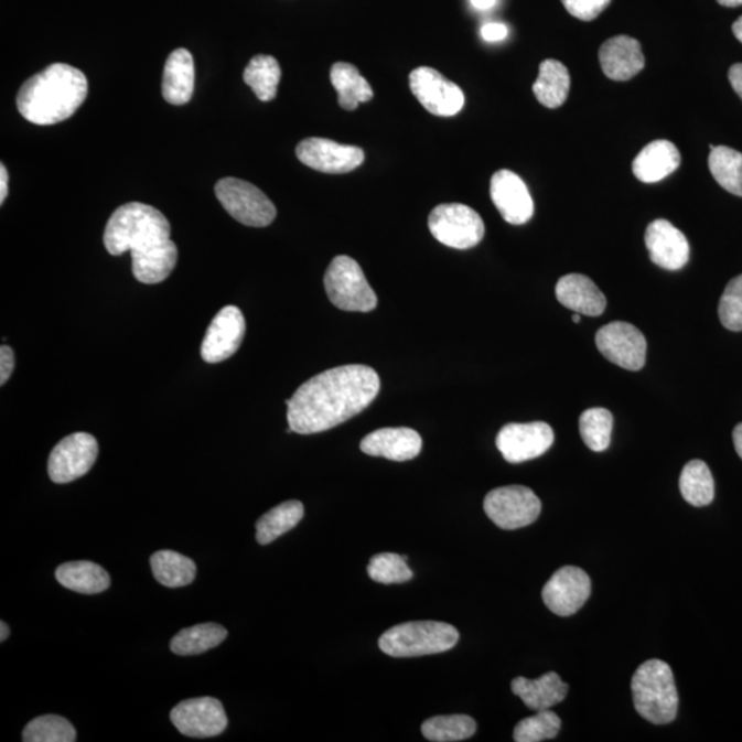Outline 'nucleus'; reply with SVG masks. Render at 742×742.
Returning a JSON list of instances; mask_svg holds the SVG:
<instances>
[{
  "mask_svg": "<svg viewBox=\"0 0 742 742\" xmlns=\"http://www.w3.org/2000/svg\"><path fill=\"white\" fill-rule=\"evenodd\" d=\"M580 320H582V318H580V314H578V312H574V315L572 316V321L574 323H579Z\"/></svg>",
  "mask_w": 742,
  "mask_h": 742,
  "instance_id": "obj_51",
  "label": "nucleus"
},
{
  "mask_svg": "<svg viewBox=\"0 0 742 742\" xmlns=\"http://www.w3.org/2000/svg\"><path fill=\"white\" fill-rule=\"evenodd\" d=\"M591 580L583 569L562 567L545 584V605L558 616H572L590 599Z\"/></svg>",
  "mask_w": 742,
  "mask_h": 742,
  "instance_id": "obj_17",
  "label": "nucleus"
},
{
  "mask_svg": "<svg viewBox=\"0 0 742 742\" xmlns=\"http://www.w3.org/2000/svg\"><path fill=\"white\" fill-rule=\"evenodd\" d=\"M568 689V685L556 673L545 674L535 680L518 677L512 682L513 693L520 697L529 710L537 712L560 705L566 700Z\"/></svg>",
  "mask_w": 742,
  "mask_h": 742,
  "instance_id": "obj_23",
  "label": "nucleus"
},
{
  "mask_svg": "<svg viewBox=\"0 0 742 742\" xmlns=\"http://www.w3.org/2000/svg\"><path fill=\"white\" fill-rule=\"evenodd\" d=\"M635 711L653 724L671 723L678 716L679 696L671 667L663 660L645 662L632 680Z\"/></svg>",
  "mask_w": 742,
  "mask_h": 742,
  "instance_id": "obj_4",
  "label": "nucleus"
},
{
  "mask_svg": "<svg viewBox=\"0 0 742 742\" xmlns=\"http://www.w3.org/2000/svg\"><path fill=\"white\" fill-rule=\"evenodd\" d=\"M331 82L338 94V104L345 110H355L359 104L369 103L373 98L369 83L348 63L332 66Z\"/></svg>",
  "mask_w": 742,
  "mask_h": 742,
  "instance_id": "obj_28",
  "label": "nucleus"
},
{
  "mask_svg": "<svg viewBox=\"0 0 742 742\" xmlns=\"http://www.w3.org/2000/svg\"><path fill=\"white\" fill-rule=\"evenodd\" d=\"M0 630H2V635H0V641H2V643H4V641L9 638V634H10V630H9L8 624H6L4 622L0 623Z\"/></svg>",
  "mask_w": 742,
  "mask_h": 742,
  "instance_id": "obj_50",
  "label": "nucleus"
},
{
  "mask_svg": "<svg viewBox=\"0 0 742 742\" xmlns=\"http://www.w3.org/2000/svg\"><path fill=\"white\" fill-rule=\"evenodd\" d=\"M227 638V630L221 624L205 623L182 630L171 641V650L180 656H195L219 646Z\"/></svg>",
  "mask_w": 742,
  "mask_h": 742,
  "instance_id": "obj_32",
  "label": "nucleus"
},
{
  "mask_svg": "<svg viewBox=\"0 0 742 742\" xmlns=\"http://www.w3.org/2000/svg\"><path fill=\"white\" fill-rule=\"evenodd\" d=\"M553 442V429L546 422L507 423L496 437V448L510 464L538 459Z\"/></svg>",
  "mask_w": 742,
  "mask_h": 742,
  "instance_id": "obj_13",
  "label": "nucleus"
},
{
  "mask_svg": "<svg viewBox=\"0 0 742 742\" xmlns=\"http://www.w3.org/2000/svg\"><path fill=\"white\" fill-rule=\"evenodd\" d=\"M460 641L459 630L442 622H410L389 628L379 637L385 655L420 657L453 649Z\"/></svg>",
  "mask_w": 742,
  "mask_h": 742,
  "instance_id": "obj_5",
  "label": "nucleus"
},
{
  "mask_svg": "<svg viewBox=\"0 0 742 742\" xmlns=\"http://www.w3.org/2000/svg\"><path fill=\"white\" fill-rule=\"evenodd\" d=\"M361 450L389 461L415 460L422 450L420 433L410 428H383L362 440Z\"/></svg>",
  "mask_w": 742,
  "mask_h": 742,
  "instance_id": "obj_20",
  "label": "nucleus"
},
{
  "mask_svg": "<svg viewBox=\"0 0 742 742\" xmlns=\"http://www.w3.org/2000/svg\"><path fill=\"white\" fill-rule=\"evenodd\" d=\"M471 3L474 9L488 10L491 8H494L496 0H471Z\"/></svg>",
  "mask_w": 742,
  "mask_h": 742,
  "instance_id": "obj_47",
  "label": "nucleus"
},
{
  "mask_svg": "<svg viewBox=\"0 0 742 742\" xmlns=\"http://www.w3.org/2000/svg\"><path fill=\"white\" fill-rule=\"evenodd\" d=\"M22 740L25 742H75L76 730L68 719L43 716L26 724Z\"/></svg>",
  "mask_w": 742,
  "mask_h": 742,
  "instance_id": "obj_37",
  "label": "nucleus"
},
{
  "mask_svg": "<svg viewBox=\"0 0 742 742\" xmlns=\"http://www.w3.org/2000/svg\"><path fill=\"white\" fill-rule=\"evenodd\" d=\"M729 80L735 94L742 99V64H735L730 68Z\"/></svg>",
  "mask_w": 742,
  "mask_h": 742,
  "instance_id": "obj_44",
  "label": "nucleus"
},
{
  "mask_svg": "<svg viewBox=\"0 0 742 742\" xmlns=\"http://www.w3.org/2000/svg\"><path fill=\"white\" fill-rule=\"evenodd\" d=\"M719 320L732 332H742V276L729 282L719 301Z\"/></svg>",
  "mask_w": 742,
  "mask_h": 742,
  "instance_id": "obj_40",
  "label": "nucleus"
},
{
  "mask_svg": "<svg viewBox=\"0 0 742 742\" xmlns=\"http://www.w3.org/2000/svg\"><path fill=\"white\" fill-rule=\"evenodd\" d=\"M98 456L97 439L90 433L69 434L55 445L49 459V476L57 484L85 476Z\"/></svg>",
  "mask_w": 742,
  "mask_h": 742,
  "instance_id": "obj_10",
  "label": "nucleus"
},
{
  "mask_svg": "<svg viewBox=\"0 0 742 742\" xmlns=\"http://www.w3.org/2000/svg\"><path fill=\"white\" fill-rule=\"evenodd\" d=\"M171 721L183 735L195 739L216 738L228 723L225 708L214 697L180 702L171 711Z\"/></svg>",
  "mask_w": 742,
  "mask_h": 742,
  "instance_id": "obj_15",
  "label": "nucleus"
},
{
  "mask_svg": "<svg viewBox=\"0 0 742 742\" xmlns=\"http://www.w3.org/2000/svg\"><path fill=\"white\" fill-rule=\"evenodd\" d=\"M484 512L496 527L518 529L538 520L542 504L531 488L506 485L490 491L484 499Z\"/></svg>",
  "mask_w": 742,
  "mask_h": 742,
  "instance_id": "obj_9",
  "label": "nucleus"
},
{
  "mask_svg": "<svg viewBox=\"0 0 742 742\" xmlns=\"http://www.w3.org/2000/svg\"><path fill=\"white\" fill-rule=\"evenodd\" d=\"M87 93L88 82L82 71L53 64L24 83L17 95V108L32 125H58L75 115Z\"/></svg>",
  "mask_w": 742,
  "mask_h": 742,
  "instance_id": "obj_3",
  "label": "nucleus"
},
{
  "mask_svg": "<svg viewBox=\"0 0 742 742\" xmlns=\"http://www.w3.org/2000/svg\"><path fill=\"white\" fill-rule=\"evenodd\" d=\"M579 429L584 444L590 450L595 451V453H601V451L610 448L611 444L613 429L612 412L601 409V407L585 410L580 416Z\"/></svg>",
  "mask_w": 742,
  "mask_h": 742,
  "instance_id": "obj_36",
  "label": "nucleus"
},
{
  "mask_svg": "<svg viewBox=\"0 0 742 742\" xmlns=\"http://www.w3.org/2000/svg\"><path fill=\"white\" fill-rule=\"evenodd\" d=\"M215 194L223 208L245 226L266 227L276 219L275 204L252 183L225 178L216 183Z\"/></svg>",
  "mask_w": 742,
  "mask_h": 742,
  "instance_id": "obj_7",
  "label": "nucleus"
},
{
  "mask_svg": "<svg viewBox=\"0 0 742 742\" xmlns=\"http://www.w3.org/2000/svg\"><path fill=\"white\" fill-rule=\"evenodd\" d=\"M55 578L64 588L80 594L103 593L110 585L109 573L92 561H71L57 568Z\"/></svg>",
  "mask_w": 742,
  "mask_h": 742,
  "instance_id": "obj_26",
  "label": "nucleus"
},
{
  "mask_svg": "<svg viewBox=\"0 0 742 742\" xmlns=\"http://www.w3.org/2000/svg\"><path fill=\"white\" fill-rule=\"evenodd\" d=\"M476 730V721L467 716L434 717L421 727L423 738L433 742L464 741L471 739Z\"/></svg>",
  "mask_w": 742,
  "mask_h": 742,
  "instance_id": "obj_35",
  "label": "nucleus"
},
{
  "mask_svg": "<svg viewBox=\"0 0 742 742\" xmlns=\"http://www.w3.org/2000/svg\"><path fill=\"white\" fill-rule=\"evenodd\" d=\"M680 165V153L669 141H655L641 150L633 163L635 178L644 183H656L664 180Z\"/></svg>",
  "mask_w": 742,
  "mask_h": 742,
  "instance_id": "obj_24",
  "label": "nucleus"
},
{
  "mask_svg": "<svg viewBox=\"0 0 742 742\" xmlns=\"http://www.w3.org/2000/svg\"><path fill=\"white\" fill-rule=\"evenodd\" d=\"M323 282L329 300L340 310L370 312L377 307L376 293L361 266L350 256L334 258L327 267Z\"/></svg>",
  "mask_w": 742,
  "mask_h": 742,
  "instance_id": "obj_6",
  "label": "nucleus"
},
{
  "mask_svg": "<svg viewBox=\"0 0 742 742\" xmlns=\"http://www.w3.org/2000/svg\"><path fill=\"white\" fill-rule=\"evenodd\" d=\"M104 244L114 256L131 252L133 277L142 283L165 281L176 266L170 222L148 204L128 203L117 208L106 225Z\"/></svg>",
  "mask_w": 742,
  "mask_h": 742,
  "instance_id": "obj_2",
  "label": "nucleus"
},
{
  "mask_svg": "<svg viewBox=\"0 0 742 742\" xmlns=\"http://www.w3.org/2000/svg\"><path fill=\"white\" fill-rule=\"evenodd\" d=\"M708 165L716 181L729 193L742 197V153L728 147H712Z\"/></svg>",
  "mask_w": 742,
  "mask_h": 742,
  "instance_id": "obj_34",
  "label": "nucleus"
},
{
  "mask_svg": "<svg viewBox=\"0 0 742 742\" xmlns=\"http://www.w3.org/2000/svg\"><path fill=\"white\" fill-rule=\"evenodd\" d=\"M153 574L165 588L176 589L193 583L197 567L189 557L172 550H160L150 558Z\"/></svg>",
  "mask_w": 742,
  "mask_h": 742,
  "instance_id": "obj_31",
  "label": "nucleus"
},
{
  "mask_svg": "<svg viewBox=\"0 0 742 742\" xmlns=\"http://www.w3.org/2000/svg\"><path fill=\"white\" fill-rule=\"evenodd\" d=\"M507 36V28L499 22H490L482 28V37L485 42H501Z\"/></svg>",
  "mask_w": 742,
  "mask_h": 742,
  "instance_id": "obj_43",
  "label": "nucleus"
},
{
  "mask_svg": "<svg viewBox=\"0 0 742 742\" xmlns=\"http://www.w3.org/2000/svg\"><path fill=\"white\" fill-rule=\"evenodd\" d=\"M429 230L439 243L454 249L476 247L484 237L482 216L464 204H442L431 212Z\"/></svg>",
  "mask_w": 742,
  "mask_h": 742,
  "instance_id": "obj_8",
  "label": "nucleus"
},
{
  "mask_svg": "<svg viewBox=\"0 0 742 742\" xmlns=\"http://www.w3.org/2000/svg\"><path fill=\"white\" fill-rule=\"evenodd\" d=\"M9 192V174L6 166L0 165V204L4 203L6 197H8Z\"/></svg>",
  "mask_w": 742,
  "mask_h": 742,
  "instance_id": "obj_45",
  "label": "nucleus"
},
{
  "mask_svg": "<svg viewBox=\"0 0 742 742\" xmlns=\"http://www.w3.org/2000/svg\"><path fill=\"white\" fill-rule=\"evenodd\" d=\"M571 88V76L560 61L545 60L539 66V76L534 83V94L540 104L549 109L560 108L566 103Z\"/></svg>",
  "mask_w": 742,
  "mask_h": 742,
  "instance_id": "obj_27",
  "label": "nucleus"
},
{
  "mask_svg": "<svg viewBox=\"0 0 742 742\" xmlns=\"http://www.w3.org/2000/svg\"><path fill=\"white\" fill-rule=\"evenodd\" d=\"M15 366V359L13 350L2 345L0 348V385H4L9 381L11 374H13Z\"/></svg>",
  "mask_w": 742,
  "mask_h": 742,
  "instance_id": "obj_42",
  "label": "nucleus"
},
{
  "mask_svg": "<svg viewBox=\"0 0 742 742\" xmlns=\"http://www.w3.org/2000/svg\"><path fill=\"white\" fill-rule=\"evenodd\" d=\"M561 730V719L550 710L539 711L537 716L518 722L513 732L516 742H540L553 740Z\"/></svg>",
  "mask_w": 742,
  "mask_h": 742,
  "instance_id": "obj_38",
  "label": "nucleus"
},
{
  "mask_svg": "<svg viewBox=\"0 0 742 742\" xmlns=\"http://www.w3.org/2000/svg\"><path fill=\"white\" fill-rule=\"evenodd\" d=\"M650 260L664 270H680L689 261L690 247L685 234L664 219L652 222L645 233Z\"/></svg>",
  "mask_w": 742,
  "mask_h": 742,
  "instance_id": "obj_19",
  "label": "nucleus"
},
{
  "mask_svg": "<svg viewBox=\"0 0 742 742\" xmlns=\"http://www.w3.org/2000/svg\"><path fill=\"white\" fill-rule=\"evenodd\" d=\"M599 55L602 71L606 77L616 82L633 79L645 66L639 42L626 35L607 39Z\"/></svg>",
  "mask_w": 742,
  "mask_h": 742,
  "instance_id": "obj_21",
  "label": "nucleus"
},
{
  "mask_svg": "<svg viewBox=\"0 0 742 742\" xmlns=\"http://www.w3.org/2000/svg\"><path fill=\"white\" fill-rule=\"evenodd\" d=\"M596 348L612 364L637 372L646 362V340L639 329L627 322H612L595 336Z\"/></svg>",
  "mask_w": 742,
  "mask_h": 742,
  "instance_id": "obj_12",
  "label": "nucleus"
},
{
  "mask_svg": "<svg viewBox=\"0 0 742 742\" xmlns=\"http://www.w3.org/2000/svg\"><path fill=\"white\" fill-rule=\"evenodd\" d=\"M733 442H734L735 451H738V454H739L740 459L742 460V422L739 423V426L734 428Z\"/></svg>",
  "mask_w": 742,
  "mask_h": 742,
  "instance_id": "obj_46",
  "label": "nucleus"
},
{
  "mask_svg": "<svg viewBox=\"0 0 742 742\" xmlns=\"http://www.w3.org/2000/svg\"><path fill=\"white\" fill-rule=\"evenodd\" d=\"M410 88L423 108L434 116H455L464 108V92L455 83L445 79L440 72L428 66L411 72Z\"/></svg>",
  "mask_w": 742,
  "mask_h": 742,
  "instance_id": "obj_11",
  "label": "nucleus"
},
{
  "mask_svg": "<svg viewBox=\"0 0 742 742\" xmlns=\"http://www.w3.org/2000/svg\"><path fill=\"white\" fill-rule=\"evenodd\" d=\"M733 33L734 36L739 39V41L742 43V15L738 21L734 22L733 24Z\"/></svg>",
  "mask_w": 742,
  "mask_h": 742,
  "instance_id": "obj_48",
  "label": "nucleus"
},
{
  "mask_svg": "<svg viewBox=\"0 0 742 742\" xmlns=\"http://www.w3.org/2000/svg\"><path fill=\"white\" fill-rule=\"evenodd\" d=\"M379 388L377 372L365 365L316 374L287 400L289 428L294 433L312 434L342 426L367 409Z\"/></svg>",
  "mask_w": 742,
  "mask_h": 742,
  "instance_id": "obj_1",
  "label": "nucleus"
},
{
  "mask_svg": "<svg viewBox=\"0 0 742 742\" xmlns=\"http://www.w3.org/2000/svg\"><path fill=\"white\" fill-rule=\"evenodd\" d=\"M718 3L727 6V8H738L742 4V0H718Z\"/></svg>",
  "mask_w": 742,
  "mask_h": 742,
  "instance_id": "obj_49",
  "label": "nucleus"
},
{
  "mask_svg": "<svg viewBox=\"0 0 742 742\" xmlns=\"http://www.w3.org/2000/svg\"><path fill=\"white\" fill-rule=\"evenodd\" d=\"M245 331V318L236 305H226L212 320L201 345V356L206 364H221L232 358L241 345Z\"/></svg>",
  "mask_w": 742,
  "mask_h": 742,
  "instance_id": "obj_16",
  "label": "nucleus"
},
{
  "mask_svg": "<svg viewBox=\"0 0 742 742\" xmlns=\"http://www.w3.org/2000/svg\"><path fill=\"white\" fill-rule=\"evenodd\" d=\"M491 200L510 225H526L534 216V200L520 176L509 170L495 172L491 180Z\"/></svg>",
  "mask_w": 742,
  "mask_h": 742,
  "instance_id": "obj_18",
  "label": "nucleus"
},
{
  "mask_svg": "<svg viewBox=\"0 0 742 742\" xmlns=\"http://www.w3.org/2000/svg\"><path fill=\"white\" fill-rule=\"evenodd\" d=\"M367 573L374 582L383 584L406 583L415 577L407 566V557L395 553L374 556L367 567Z\"/></svg>",
  "mask_w": 742,
  "mask_h": 742,
  "instance_id": "obj_39",
  "label": "nucleus"
},
{
  "mask_svg": "<svg viewBox=\"0 0 742 742\" xmlns=\"http://www.w3.org/2000/svg\"><path fill=\"white\" fill-rule=\"evenodd\" d=\"M281 66L271 55H256L244 72V80L252 88L256 97L264 103L277 97L279 82H281Z\"/></svg>",
  "mask_w": 742,
  "mask_h": 742,
  "instance_id": "obj_33",
  "label": "nucleus"
},
{
  "mask_svg": "<svg viewBox=\"0 0 742 742\" xmlns=\"http://www.w3.org/2000/svg\"><path fill=\"white\" fill-rule=\"evenodd\" d=\"M194 60L186 49H176L164 66L163 97L171 105H185L194 93Z\"/></svg>",
  "mask_w": 742,
  "mask_h": 742,
  "instance_id": "obj_25",
  "label": "nucleus"
},
{
  "mask_svg": "<svg viewBox=\"0 0 742 742\" xmlns=\"http://www.w3.org/2000/svg\"><path fill=\"white\" fill-rule=\"evenodd\" d=\"M679 490L684 499L691 506L702 507L711 504L716 498V482L706 462L693 460L685 465L679 477Z\"/></svg>",
  "mask_w": 742,
  "mask_h": 742,
  "instance_id": "obj_30",
  "label": "nucleus"
},
{
  "mask_svg": "<svg viewBox=\"0 0 742 742\" xmlns=\"http://www.w3.org/2000/svg\"><path fill=\"white\" fill-rule=\"evenodd\" d=\"M561 2L574 19L593 21L610 6L612 0H561Z\"/></svg>",
  "mask_w": 742,
  "mask_h": 742,
  "instance_id": "obj_41",
  "label": "nucleus"
},
{
  "mask_svg": "<svg viewBox=\"0 0 742 742\" xmlns=\"http://www.w3.org/2000/svg\"><path fill=\"white\" fill-rule=\"evenodd\" d=\"M295 155L310 169L325 174H348L365 161L364 150L326 138H307L295 148Z\"/></svg>",
  "mask_w": 742,
  "mask_h": 742,
  "instance_id": "obj_14",
  "label": "nucleus"
},
{
  "mask_svg": "<svg viewBox=\"0 0 742 742\" xmlns=\"http://www.w3.org/2000/svg\"><path fill=\"white\" fill-rule=\"evenodd\" d=\"M304 517V506L299 501H288L267 512L256 523V540L270 545L283 534L293 529Z\"/></svg>",
  "mask_w": 742,
  "mask_h": 742,
  "instance_id": "obj_29",
  "label": "nucleus"
},
{
  "mask_svg": "<svg viewBox=\"0 0 742 742\" xmlns=\"http://www.w3.org/2000/svg\"><path fill=\"white\" fill-rule=\"evenodd\" d=\"M557 300L568 310L580 315L599 316L606 309V299L589 277L569 275L562 277L556 287Z\"/></svg>",
  "mask_w": 742,
  "mask_h": 742,
  "instance_id": "obj_22",
  "label": "nucleus"
}]
</instances>
